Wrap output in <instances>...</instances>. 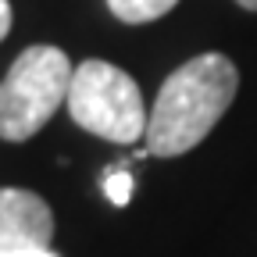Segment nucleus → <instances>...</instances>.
<instances>
[{"label": "nucleus", "instance_id": "obj_1", "mask_svg": "<svg viewBox=\"0 0 257 257\" xmlns=\"http://www.w3.org/2000/svg\"><path fill=\"white\" fill-rule=\"evenodd\" d=\"M239 89V72L225 54H200L161 82L143 147L154 157H179L200 147Z\"/></svg>", "mask_w": 257, "mask_h": 257}, {"label": "nucleus", "instance_id": "obj_2", "mask_svg": "<svg viewBox=\"0 0 257 257\" xmlns=\"http://www.w3.org/2000/svg\"><path fill=\"white\" fill-rule=\"evenodd\" d=\"M72 75L75 68L61 47H25L0 79V140L25 143L36 136L57 107L68 104Z\"/></svg>", "mask_w": 257, "mask_h": 257}, {"label": "nucleus", "instance_id": "obj_3", "mask_svg": "<svg viewBox=\"0 0 257 257\" xmlns=\"http://www.w3.org/2000/svg\"><path fill=\"white\" fill-rule=\"evenodd\" d=\"M68 114L79 128L107 143H140L150 121L136 79L121 72L118 64L96 61V57L82 61L72 75Z\"/></svg>", "mask_w": 257, "mask_h": 257}, {"label": "nucleus", "instance_id": "obj_4", "mask_svg": "<svg viewBox=\"0 0 257 257\" xmlns=\"http://www.w3.org/2000/svg\"><path fill=\"white\" fill-rule=\"evenodd\" d=\"M54 239V211L32 189L0 186V253L50 246Z\"/></svg>", "mask_w": 257, "mask_h": 257}, {"label": "nucleus", "instance_id": "obj_5", "mask_svg": "<svg viewBox=\"0 0 257 257\" xmlns=\"http://www.w3.org/2000/svg\"><path fill=\"white\" fill-rule=\"evenodd\" d=\"M179 0H107V8L118 22L125 25H143V22H154L161 15H168Z\"/></svg>", "mask_w": 257, "mask_h": 257}, {"label": "nucleus", "instance_id": "obj_6", "mask_svg": "<svg viewBox=\"0 0 257 257\" xmlns=\"http://www.w3.org/2000/svg\"><path fill=\"white\" fill-rule=\"evenodd\" d=\"M128 168H133L128 161H118V165H111L107 175L100 179V182H104V193H107V200H111L114 207H125L128 200H133L136 179H133V172H128Z\"/></svg>", "mask_w": 257, "mask_h": 257}, {"label": "nucleus", "instance_id": "obj_7", "mask_svg": "<svg viewBox=\"0 0 257 257\" xmlns=\"http://www.w3.org/2000/svg\"><path fill=\"white\" fill-rule=\"evenodd\" d=\"M0 257H57L50 246H32V250H8V253H0Z\"/></svg>", "mask_w": 257, "mask_h": 257}, {"label": "nucleus", "instance_id": "obj_8", "mask_svg": "<svg viewBox=\"0 0 257 257\" xmlns=\"http://www.w3.org/2000/svg\"><path fill=\"white\" fill-rule=\"evenodd\" d=\"M11 32V4L8 0H0V40H4Z\"/></svg>", "mask_w": 257, "mask_h": 257}, {"label": "nucleus", "instance_id": "obj_9", "mask_svg": "<svg viewBox=\"0 0 257 257\" xmlns=\"http://www.w3.org/2000/svg\"><path fill=\"white\" fill-rule=\"evenodd\" d=\"M239 8H246V11H257V0H236Z\"/></svg>", "mask_w": 257, "mask_h": 257}]
</instances>
